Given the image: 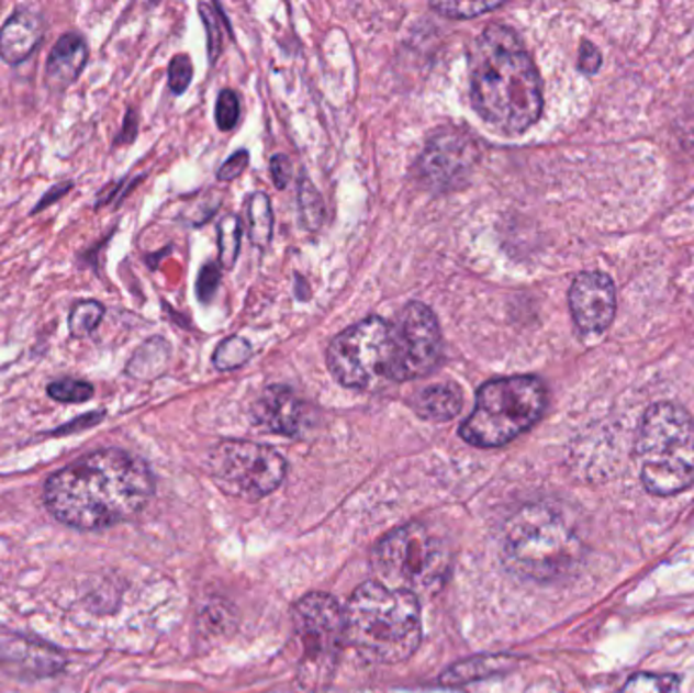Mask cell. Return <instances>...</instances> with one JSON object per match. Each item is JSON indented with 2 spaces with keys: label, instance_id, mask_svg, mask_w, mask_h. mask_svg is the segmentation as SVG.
I'll return each instance as SVG.
<instances>
[{
  "label": "cell",
  "instance_id": "cell-3",
  "mask_svg": "<svg viewBox=\"0 0 694 693\" xmlns=\"http://www.w3.org/2000/svg\"><path fill=\"white\" fill-rule=\"evenodd\" d=\"M344 614L346 642L366 661L402 663L421 645V604L408 592L366 582L351 594Z\"/></svg>",
  "mask_w": 694,
  "mask_h": 693
},
{
  "label": "cell",
  "instance_id": "cell-14",
  "mask_svg": "<svg viewBox=\"0 0 694 693\" xmlns=\"http://www.w3.org/2000/svg\"><path fill=\"white\" fill-rule=\"evenodd\" d=\"M0 667L14 675L54 678L59 671H64L66 657L43 640L0 633Z\"/></svg>",
  "mask_w": 694,
  "mask_h": 693
},
{
  "label": "cell",
  "instance_id": "cell-17",
  "mask_svg": "<svg viewBox=\"0 0 694 693\" xmlns=\"http://www.w3.org/2000/svg\"><path fill=\"white\" fill-rule=\"evenodd\" d=\"M88 42L81 33L69 31L61 35L52 47V54L45 64V86L55 94L66 92L69 86L78 82L88 64Z\"/></svg>",
  "mask_w": 694,
  "mask_h": 693
},
{
  "label": "cell",
  "instance_id": "cell-31",
  "mask_svg": "<svg viewBox=\"0 0 694 693\" xmlns=\"http://www.w3.org/2000/svg\"><path fill=\"white\" fill-rule=\"evenodd\" d=\"M215 7L212 4H200L201 19L208 29V45H210V57L215 59V55L220 54L222 47V31L217 25V16L214 14Z\"/></svg>",
  "mask_w": 694,
  "mask_h": 693
},
{
  "label": "cell",
  "instance_id": "cell-18",
  "mask_svg": "<svg viewBox=\"0 0 694 693\" xmlns=\"http://www.w3.org/2000/svg\"><path fill=\"white\" fill-rule=\"evenodd\" d=\"M413 409L428 422H449L463 409V393L454 382L428 384L414 396Z\"/></svg>",
  "mask_w": 694,
  "mask_h": 693
},
{
  "label": "cell",
  "instance_id": "cell-30",
  "mask_svg": "<svg viewBox=\"0 0 694 693\" xmlns=\"http://www.w3.org/2000/svg\"><path fill=\"white\" fill-rule=\"evenodd\" d=\"M193 78V66L188 55H175L169 64V86L174 94H183Z\"/></svg>",
  "mask_w": 694,
  "mask_h": 693
},
{
  "label": "cell",
  "instance_id": "cell-24",
  "mask_svg": "<svg viewBox=\"0 0 694 693\" xmlns=\"http://www.w3.org/2000/svg\"><path fill=\"white\" fill-rule=\"evenodd\" d=\"M622 693H681V680L668 673H636L626 681Z\"/></svg>",
  "mask_w": 694,
  "mask_h": 693
},
{
  "label": "cell",
  "instance_id": "cell-7",
  "mask_svg": "<svg viewBox=\"0 0 694 693\" xmlns=\"http://www.w3.org/2000/svg\"><path fill=\"white\" fill-rule=\"evenodd\" d=\"M451 568L449 547L427 527L413 523L384 535L374 547L372 570L378 582L413 596L441 590Z\"/></svg>",
  "mask_w": 694,
  "mask_h": 693
},
{
  "label": "cell",
  "instance_id": "cell-37",
  "mask_svg": "<svg viewBox=\"0 0 694 693\" xmlns=\"http://www.w3.org/2000/svg\"><path fill=\"white\" fill-rule=\"evenodd\" d=\"M579 66L585 74H595L601 66L600 49L593 43L585 42L581 45V57H579Z\"/></svg>",
  "mask_w": 694,
  "mask_h": 693
},
{
  "label": "cell",
  "instance_id": "cell-29",
  "mask_svg": "<svg viewBox=\"0 0 694 693\" xmlns=\"http://www.w3.org/2000/svg\"><path fill=\"white\" fill-rule=\"evenodd\" d=\"M240 119V100L232 90H222L215 104V123L222 131H232Z\"/></svg>",
  "mask_w": 694,
  "mask_h": 693
},
{
  "label": "cell",
  "instance_id": "cell-10",
  "mask_svg": "<svg viewBox=\"0 0 694 693\" xmlns=\"http://www.w3.org/2000/svg\"><path fill=\"white\" fill-rule=\"evenodd\" d=\"M293 625L303 645L309 673L317 680L329 675L346 647V614L337 600L313 592L294 604Z\"/></svg>",
  "mask_w": 694,
  "mask_h": 693
},
{
  "label": "cell",
  "instance_id": "cell-13",
  "mask_svg": "<svg viewBox=\"0 0 694 693\" xmlns=\"http://www.w3.org/2000/svg\"><path fill=\"white\" fill-rule=\"evenodd\" d=\"M615 287L603 272H581L569 291L574 324L585 334H600L615 317Z\"/></svg>",
  "mask_w": 694,
  "mask_h": 693
},
{
  "label": "cell",
  "instance_id": "cell-38",
  "mask_svg": "<svg viewBox=\"0 0 694 693\" xmlns=\"http://www.w3.org/2000/svg\"><path fill=\"white\" fill-rule=\"evenodd\" d=\"M136 126H138V121H136V114H134L133 110H128L126 112V119H124V124H122V133L116 136V145H122V143H133L134 136H136Z\"/></svg>",
  "mask_w": 694,
  "mask_h": 693
},
{
  "label": "cell",
  "instance_id": "cell-20",
  "mask_svg": "<svg viewBox=\"0 0 694 693\" xmlns=\"http://www.w3.org/2000/svg\"><path fill=\"white\" fill-rule=\"evenodd\" d=\"M510 667L507 657H473L468 661L455 663L441 675L443 685H466L469 681L490 678L500 671H506Z\"/></svg>",
  "mask_w": 694,
  "mask_h": 693
},
{
  "label": "cell",
  "instance_id": "cell-26",
  "mask_svg": "<svg viewBox=\"0 0 694 693\" xmlns=\"http://www.w3.org/2000/svg\"><path fill=\"white\" fill-rule=\"evenodd\" d=\"M242 226L236 216H226L220 222L217 228V243H220V262L224 267H232L240 250Z\"/></svg>",
  "mask_w": 694,
  "mask_h": 693
},
{
  "label": "cell",
  "instance_id": "cell-12",
  "mask_svg": "<svg viewBox=\"0 0 694 693\" xmlns=\"http://www.w3.org/2000/svg\"><path fill=\"white\" fill-rule=\"evenodd\" d=\"M480 159V145L468 131L443 128L428 138L416 164L418 181L430 191L459 188Z\"/></svg>",
  "mask_w": 694,
  "mask_h": 693
},
{
  "label": "cell",
  "instance_id": "cell-4",
  "mask_svg": "<svg viewBox=\"0 0 694 693\" xmlns=\"http://www.w3.org/2000/svg\"><path fill=\"white\" fill-rule=\"evenodd\" d=\"M507 570L526 580L564 578L583 559V539L564 513L548 504H526L507 518L502 537Z\"/></svg>",
  "mask_w": 694,
  "mask_h": 693
},
{
  "label": "cell",
  "instance_id": "cell-23",
  "mask_svg": "<svg viewBox=\"0 0 694 693\" xmlns=\"http://www.w3.org/2000/svg\"><path fill=\"white\" fill-rule=\"evenodd\" d=\"M299 210H301V222L307 226L309 231H320L325 220V204L320 191L313 188L307 177L299 181Z\"/></svg>",
  "mask_w": 694,
  "mask_h": 693
},
{
  "label": "cell",
  "instance_id": "cell-33",
  "mask_svg": "<svg viewBox=\"0 0 694 693\" xmlns=\"http://www.w3.org/2000/svg\"><path fill=\"white\" fill-rule=\"evenodd\" d=\"M104 417H107V411H90V413H86V415L76 417V420L66 423V425L57 427L54 432H49V435H69L76 434V432H83V429H90V427L98 425Z\"/></svg>",
  "mask_w": 694,
  "mask_h": 693
},
{
  "label": "cell",
  "instance_id": "cell-22",
  "mask_svg": "<svg viewBox=\"0 0 694 693\" xmlns=\"http://www.w3.org/2000/svg\"><path fill=\"white\" fill-rule=\"evenodd\" d=\"M107 315V308L96 300L78 301L69 312V332L74 338H86L100 326Z\"/></svg>",
  "mask_w": 694,
  "mask_h": 693
},
{
  "label": "cell",
  "instance_id": "cell-27",
  "mask_svg": "<svg viewBox=\"0 0 694 693\" xmlns=\"http://www.w3.org/2000/svg\"><path fill=\"white\" fill-rule=\"evenodd\" d=\"M253 354V346L244 338H227L222 342L214 353V367L217 370H234L248 362Z\"/></svg>",
  "mask_w": 694,
  "mask_h": 693
},
{
  "label": "cell",
  "instance_id": "cell-28",
  "mask_svg": "<svg viewBox=\"0 0 694 693\" xmlns=\"http://www.w3.org/2000/svg\"><path fill=\"white\" fill-rule=\"evenodd\" d=\"M504 7V2H433L430 9L451 19H473Z\"/></svg>",
  "mask_w": 694,
  "mask_h": 693
},
{
  "label": "cell",
  "instance_id": "cell-8",
  "mask_svg": "<svg viewBox=\"0 0 694 693\" xmlns=\"http://www.w3.org/2000/svg\"><path fill=\"white\" fill-rule=\"evenodd\" d=\"M208 468L220 489L248 501H258L275 492L287 474V462L277 449L240 439L214 446Z\"/></svg>",
  "mask_w": 694,
  "mask_h": 693
},
{
  "label": "cell",
  "instance_id": "cell-25",
  "mask_svg": "<svg viewBox=\"0 0 694 693\" xmlns=\"http://www.w3.org/2000/svg\"><path fill=\"white\" fill-rule=\"evenodd\" d=\"M47 394L57 403H88L94 396V384L66 377V379L49 382Z\"/></svg>",
  "mask_w": 694,
  "mask_h": 693
},
{
  "label": "cell",
  "instance_id": "cell-11",
  "mask_svg": "<svg viewBox=\"0 0 694 693\" xmlns=\"http://www.w3.org/2000/svg\"><path fill=\"white\" fill-rule=\"evenodd\" d=\"M392 362L387 379L404 382L427 377L443 356L441 327L437 315L421 301L408 303L392 324Z\"/></svg>",
  "mask_w": 694,
  "mask_h": 693
},
{
  "label": "cell",
  "instance_id": "cell-34",
  "mask_svg": "<svg viewBox=\"0 0 694 693\" xmlns=\"http://www.w3.org/2000/svg\"><path fill=\"white\" fill-rule=\"evenodd\" d=\"M246 165H248V150H238L227 159L226 164L222 165V169L217 171V179L232 181L244 174Z\"/></svg>",
  "mask_w": 694,
  "mask_h": 693
},
{
  "label": "cell",
  "instance_id": "cell-32",
  "mask_svg": "<svg viewBox=\"0 0 694 693\" xmlns=\"http://www.w3.org/2000/svg\"><path fill=\"white\" fill-rule=\"evenodd\" d=\"M220 286V269L215 262H208L200 272V279H198V295L201 301L212 300L214 298L215 289Z\"/></svg>",
  "mask_w": 694,
  "mask_h": 693
},
{
  "label": "cell",
  "instance_id": "cell-21",
  "mask_svg": "<svg viewBox=\"0 0 694 693\" xmlns=\"http://www.w3.org/2000/svg\"><path fill=\"white\" fill-rule=\"evenodd\" d=\"M246 228L253 245L265 248L272 236V208L262 191L254 193L246 202Z\"/></svg>",
  "mask_w": 694,
  "mask_h": 693
},
{
  "label": "cell",
  "instance_id": "cell-5",
  "mask_svg": "<svg viewBox=\"0 0 694 693\" xmlns=\"http://www.w3.org/2000/svg\"><path fill=\"white\" fill-rule=\"evenodd\" d=\"M636 460L643 489L672 496L694 482V420L674 403H658L641 417Z\"/></svg>",
  "mask_w": 694,
  "mask_h": 693
},
{
  "label": "cell",
  "instance_id": "cell-9",
  "mask_svg": "<svg viewBox=\"0 0 694 693\" xmlns=\"http://www.w3.org/2000/svg\"><path fill=\"white\" fill-rule=\"evenodd\" d=\"M392 324L372 315L337 334L327 348V367L347 389H366L387 377L392 362Z\"/></svg>",
  "mask_w": 694,
  "mask_h": 693
},
{
  "label": "cell",
  "instance_id": "cell-19",
  "mask_svg": "<svg viewBox=\"0 0 694 693\" xmlns=\"http://www.w3.org/2000/svg\"><path fill=\"white\" fill-rule=\"evenodd\" d=\"M167 362H169V346L163 338H150L134 353L131 362L126 365V375L138 381H150L159 377L160 372L167 368Z\"/></svg>",
  "mask_w": 694,
  "mask_h": 693
},
{
  "label": "cell",
  "instance_id": "cell-36",
  "mask_svg": "<svg viewBox=\"0 0 694 693\" xmlns=\"http://www.w3.org/2000/svg\"><path fill=\"white\" fill-rule=\"evenodd\" d=\"M74 190V181H61V183H55L52 190L47 191L43 198H41L37 205L31 210V214H40L41 210H45V208H49V205H54L55 202H59L66 193Z\"/></svg>",
  "mask_w": 694,
  "mask_h": 693
},
{
  "label": "cell",
  "instance_id": "cell-16",
  "mask_svg": "<svg viewBox=\"0 0 694 693\" xmlns=\"http://www.w3.org/2000/svg\"><path fill=\"white\" fill-rule=\"evenodd\" d=\"M45 37V19L31 7H19L0 29V59L19 66L37 52Z\"/></svg>",
  "mask_w": 694,
  "mask_h": 693
},
{
  "label": "cell",
  "instance_id": "cell-2",
  "mask_svg": "<svg viewBox=\"0 0 694 693\" xmlns=\"http://www.w3.org/2000/svg\"><path fill=\"white\" fill-rule=\"evenodd\" d=\"M471 102L500 133L520 135L542 114V83L518 33L502 23L483 29L469 52Z\"/></svg>",
  "mask_w": 694,
  "mask_h": 693
},
{
  "label": "cell",
  "instance_id": "cell-6",
  "mask_svg": "<svg viewBox=\"0 0 694 693\" xmlns=\"http://www.w3.org/2000/svg\"><path fill=\"white\" fill-rule=\"evenodd\" d=\"M547 409V387L536 377L485 382L459 435L478 448H502L528 432Z\"/></svg>",
  "mask_w": 694,
  "mask_h": 693
},
{
  "label": "cell",
  "instance_id": "cell-15",
  "mask_svg": "<svg viewBox=\"0 0 694 693\" xmlns=\"http://www.w3.org/2000/svg\"><path fill=\"white\" fill-rule=\"evenodd\" d=\"M253 415L267 432L294 437L303 432L307 405L287 387H268L256 399Z\"/></svg>",
  "mask_w": 694,
  "mask_h": 693
},
{
  "label": "cell",
  "instance_id": "cell-35",
  "mask_svg": "<svg viewBox=\"0 0 694 693\" xmlns=\"http://www.w3.org/2000/svg\"><path fill=\"white\" fill-rule=\"evenodd\" d=\"M270 176L275 179V186L282 190L287 188L289 179L293 176V165L289 161L287 155H275L270 161Z\"/></svg>",
  "mask_w": 694,
  "mask_h": 693
},
{
  "label": "cell",
  "instance_id": "cell-1",
  "mask_svg": "<svg viewBox=\"0 0 694 693\" xmlns=\"http://www.w3.org/2000/svg\"><path fill=\"white\" fill-rule=\"evenodd\" d=\"M155 492L145 460L126 449L90 451L47 478L43 503L55 521L78 530H100L136 517Z\"/></svg>",
  "mask_w": 694,
  "mask_h": 693
}]
</instances>
